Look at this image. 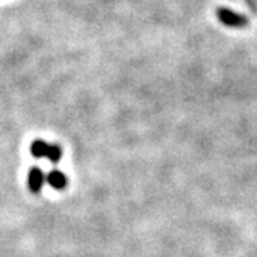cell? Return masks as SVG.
<instances>
[{
    "label": "cell",
    "instance_id": "6da1fadb",
    "mask_svg": "<svg viewBox=\"0 0 257 257\" xmlns=\"http://www.w3.org/2000/svg\"><path fill=\"white\" fill-rule=\"evenodd\" d=\"M217 17H218V21L222 22L225 27H231V28H242L246 25V17L240 16V14H237L228 8H220L217 10Z\"/></svg>",
    "mask_w": 257,
    "mask_h": 257
},
{
    "label": "cell",
    "instance_id": "7a4b0ae2",
    "mask_svg": "<svg viewBox=\"0 0 257 257\" xmlns=\"http://www.w3.org/2000/svg\"><path fill=\"white\" fill-rule=\"evenodd\" d=\"M47 177L44 175V172L39 168H31L28 172V186L31 192H39L41 188L44 186Z\"/></svg>",
    "mask_w": 257,
    "mask_h": 257
},
{
    "label": "cell",
    "instance_id": "3957f363",
    "mask_svg": "<svg viewBox=\"0 0 257 257\" xmlns=\"http://www.w3.org/2000/svg\"><path fill=\"white\" fill-rule=\"evenodd\" d=\"M47 181H48V185L53 189H64L67 186V177L61 171H58V169L51 171L47 175Z\"/></svg>",
    "mask_w": 257,
    "mask_h": 257
},
{
    "label": "cell",
    "instance_id": "277c9868",
    "mask_svg": "<svg viewBox=\"0 0 257 257\" xmlns=\"http://www.w3.org/2000/svg\"><path fill=\"white\" fill-rule=\"evenodd\" d=\"M47 152H48V144H47V143L38 140V141H34V143L31 144V154H33L34 157H38V158L47 157Z\"/></svg>",
    "mask_w": 257,
    "mask_h": 257
},
{
    "label": "cell",
    "instance_id": "5b68a950",
    "mask_svg": "<svg viewBox=\"0 0 257 257\" xmlns=\"http://www.w3.org/2000/svg\"><path fill=\"white\" fill-rule=\"evenodd\" d=\"M61 148L56 144H53V146H48V152H47V158L51 161V163H59L61 161Z\"/></svg>",
    "mask_w": 257,
    "mask_h": 257
}]
</instances>
